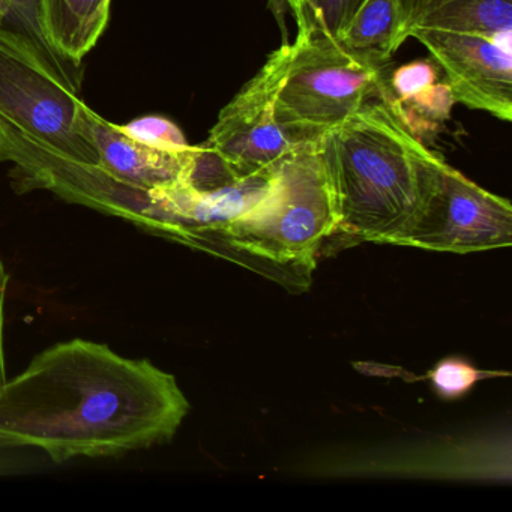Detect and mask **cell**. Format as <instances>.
Listing matches in <instances>:
<instances>
[{"instance_id": "obj_12", "label": "cell", "mask_w": 512, "mask_h": 512, "mask_svg": "<svg viewBox=\"0 0 512 512\" xmlns=\"http://www.w3.org/2000/svg\"><path fill=\"white\" fill-rule=\"evenodd\" d=\"M0 35L31 53L59 82L79 94L83 67L65 59L44 25L41 0H0Z\"/></svg>"}, {"instance_id": "obj_8", "label": "cell", "mask_w": 512, "mask_h": 512, "mask_svg": "<svg viewBox=\"0 0 512 512\" xmlns=\"http://www.w3.org/2000/svg\"><path fill=\"white\" fill-rule=\"evenodd\" d=\"M403 245L458 254L511 247V203L446 166L439 188Z\"/></svg>"}, {"instance_id": "obj_3", "label": "cell", "mask_w": 512, "mask_h": 512, "mask_svg": "<svg viewBox=\"0 0 512 512\" xmlns=\"http://www.w3.org/2000/svg\"><path fill=\"white\" fill-rule=\"evenodd\" d=\"M317 143L302 145L275 167L271 191L250 214L203 233L191 248L239 263L290 292L307 290L337 226Z\"/></svg>"}, {"instance_id": "obj_1", "label": "cell", "mask_w": 512, "mask_h": 512, "mask_svg": "<svg viewBox=\"0 0 512 512\" xmlns=\"http://www.w3.org/2000/svg\"><path fill=\"white\" fill-rule=\"evenodd\" d=\"M190 412L175 376L149 359L74 338L0 386V448L52 460L119 457L170 442Z\"/></svg>"}, {"instance_id": "obj_5", "label": "cell", "mask_w": 512, "mask_h": 512, "mask_svg": "<svg viewBox=\"0 0 512 512\" xmlns=\"http://www.w3.org/2000/svg\"><path fill=\"white\" fill-rule=\"evenodd\" d=\"M0 163L22 191L47 190L76 205L130 221L163 238V220L154 193L137 190L103 166L80 163L47 148L0 118Z\"/></svg>"}, {"instance_id": "obj_7", "label": "cell", "mask_w": 512, "mask_h": 512, "mask_svg": "<svg viewBox=\"0 0 512 512\" xmlns=\"http://www.w3.org/2000/svg\"><path fill=\"white\" fill-rule=\"evenodd\" d=\"M290 53L292 44L284 43L269 56L262 70L221 110L205 142L239 178L274 172L287 155L302 146L275 121V98Z\"/></svg>"}, {"instance_id": "obj_10", "label": "cell", "mask_w": 512, "mask_h": 512, "mask_svg": "<svg viewBox=\"0 0 512 512\" xmlns=\"http://www.w3.org/2000/svg\"><path fill=\"white\" fill-rule=\"evenodd\" d=\"M86 127L100 154V166L119 181L148 193L184 181L197 151V146L167 151L137 142L121 130V125L106 121L89 107Z\"/></svg>"}, {"instance_id": "obj_16", "label": "cell", "mask_w": 512, "mask_h": 512, "mask_svg": "<svg viewBox=\"0 0 512 512\" xmlns=\"http://www.w3.org/2000/svg\"><path fill=\"white\" fill-rule=\"evenodd\" d=\"M454 104L457 103L443 80L413 95L409 100L391 106V109L418 136L419 130H430L442 125L451 115Z\"/></svg>"}, {"instance_id": "obj_21", "label": "cell", "mask_w": 512, "mask_h": 512, "mask_svg": "<svg viewBox=\"0 0 512 512\" xmlns=\"http://www.w3.org/2000/svg\"><path fill=\"white\" fill-rule=\"evenodd\" d=\"M8 275L4 262L0 260V386L7 382V365H5V344H4V325H5V296H7Z\"/></svg>"}, {"instance_id": "obj_18", "label": "cell", "mask_w": 512, "mask_h": 512, "mask_svg": "<svg viewBox=\"0 0 512 512\" xmlns=\"http://www.w3.org/2000/svg\"><path fill=\"white\" fill-rule=\"evenodd\" d=\"M437 77H439L437 68L430 62H412L404 65L389 77L388 89L382 101L389 106L403 103L413 95L431 88L434 83H437Z\"/></svg>"}, {"instance_id": "obj_17", "label": "cell", "mask_w": 512, "mask_h": 512, "mask_svg": "<svg viewBox=\"0 0 512 512\" xmlns=\"http://www.w3.org/2000/svg\"><path fill=\"white\" fill-rule=\"evenodd\" d=\"M121 130L131 139L154 148L167 151H187L191 148L181 128L163 116H143L121 125Z\"/></svg>"}, {"instance_id": "obj_19", "label": "cell", "mask_w": 512, "mask_h": 512, "mask_svg": "<svg viewBox=\"0 0 512 512\" xmlns=\"http://www.w3.org/2000/svg\"><path fill=\"white\" fill-rule=\"evenodd\" d=\"M431 382L437 394L457 398L466 394L479 380V371L461 359H446L431 371Z\"/></svg>"}, {"instance_id": "obj_6", "label": "cell", "mask_w": 512, "mask_h": 512, "mask_svg": "<svg viewBox=\"0 0 512 512\" xmlns=\"http://www.w3.org/2000/svg\"><path fill=\"white\" fill-rule=\"evenodd\" d=\"M88 106L31 53L0 35V118L58 154L100 166Z\"/></svg>"}, {"instance_id": "obj_15", "label": "cell", "mask_w": 512, "mask_h": 512, "mask_svg": "<svg viewBox=\"0 0 512 512\" xmlns=\"http://www.w3.org/2000/svg\"><path fill=\"white\" fill-rule=\"evenodd\" d=\"M365 0H298L292 11L296 37L326 35L338 40Z\"/></svg>"}, {"instance_id": "obj_14", "label": "cell", "mask_w": 512, "mask_h": 512, "mask_svg": "<svg viewBox=\"0 0 512 512\" xmlns=\"http://www.w3.org/2000/svg\"><path fill=\"white\" fill-rule=\"evenodd\" d=\"M416 26L484 35L511 47L512 0H449Z\"/></svg>"}, {"instance_id": "obj_11", "label": "cell", "mask_w": 512, "mask_h": 512, "mask_svg": "<svg viewBox=\"0 0 512 512\" xmlns=\"http://www.w3.org/2000/svg\"><path fill=\"white\" fill-rule=\"evenodd\" d=\"M44 25L55 49L82 67L110 20L112 0H41Z\"/></svg>"}, {"instance_id": "obj_23", "label": "cell", "mask_w": 512, "mask_h": 512, "mask_svg": "<svg viewBox=\"0 0 512 512\" xmlns=\"http://www.w3.org/2000/svg\"><path fill=\"white\" fill-rule=\"evenodd\" d=\"M289 2L290 8H292V11L295 10L296 5H298V0H287Z\"/></svg>"}, {"instance_id": "obj_20", "label": "cell", "mask_w": 512, "mask_h": 512, "mask_svg": "<svg viewBox=\"0 0 512 512\" xmlns=\"http://www.w3.org/2000/svg\"><path fill=\"white\" fill-rule=\"evenodd\" d=\"M449 0H398L400 8L401 28L404 38H409L410 31L424 19L425 16L442 7Z\"/></svg>"}, {"instance_id": "obj_4", "label": "cell", "mask_w": 512, "mask_h": 512, "mask_svg": "<svg viewBox=\"0 0 512 512\" xmlns=\"http://www.w3.org/2000/svg\"><path fill=\"white\" fill-rule=\"evenodd\" d=\"M386 64L326 35L296 37L275 98V121L298 143H317L388 89Z\"/></svg>"}, {"instance_id": "obj_9", "label": "cell", "mask_w": 512, "mask_h": 512, "mask_svg": "<svg viewBox=\"0 0 512 512\" xmlns=\"http://www.w3.org/2000/svg\"><path fill=\"white\" fill-rule=\"evenodd\" d=\"M409 38L418 40L433 56L455 103L512 121L511 47L484 35L419 26Z\"/></svg>"}, {"instance_id": "obj_2", "label": "cell", "mask_w": 512, "mask_h": 512, "mask_svg": "<svg viewBox=\"0 0 512 512\" xmlns=\"http://www.w3.org/2000/svg\"><path fill=\"white\" fill-rule=\"evenodd\" d=\"M337 226L325 248L403 245L448 164L385 101H368L319 140Z\"/></svg>"}, {"instance_id": "obj_22", "label": "cell", "mask_w": 512, "mask_h": 512, "mask_svg": "<svg viewBox=\"0 0 512 512\" xmlns=\"http://www.w3.org/2000/svg\"><path fill=\"white\" fill-rule=\"evenodd\" d=\"M8 466H10V463H7V461H5L4 458H0V475H2V473L10 472Z\"/></svg>"}, {"instance_id": "obj_13", "label": "cell", "mask_w": 512, "mask_h": 512, "mask_svg": "<svg viewBox=\"0 0 512 512\" xmlns=\"http://www.w3.org/2000/svg\"><path fill=\"white\" fill-rule=\"evenodd\" d=\"M338 41L358 55L388 64L406 41L398 0H365Z\"/></svg>"}]
</instances>
